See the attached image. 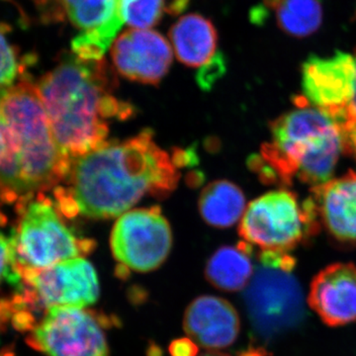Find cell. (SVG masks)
I'll return each instance as SVG.
<instances>
[{"label":"cell","mask_w":356,"mask_h":356,"mask_svg":"<svg viewBox=\"0 0 356 356\" xmlns=\"http://www.w3.org/2000/svg\"><path fill=\"white\" fill-rule=\"evenodd\" d=\"M355 58L356 60V50ZM341 130L343 133L344 151H348L356 161V93L350 112L341 124Z\"/></svg>","instance_id":"cell-23"},{"label":"cell","mask_w":356,"mask_h":356,"mask_svg":"<svg viewBox=\"0 0 356 356\" xmlns=\"http://www.w3.org/2000/svg\"><path fill=\"white\" fill-rule=\"evenodd\" d=\"M108 317L83 308L55 307L40 318L26 341L47 356H109Z\"/></svg>","instance_id":"cell-8"},{"label":"cell","mask_w":356,"mask_h":356,"mask_svg":"<svg viewBox=\"0 0 356 356\" xmlns=\"http://www.w3.org/2000/svg\"><path fill=\"white\" fill-rule=\"evenodd\" d=\"M318 218L332 238L343 243H356V173L330 179L313 187Z\"/></svg>","instance_id":"cell-14"},{"label":"cell","mask_w":356,"mask_h":356,"mask_svg":"<svg viewBox=\"0 0 356 356\" xmlns=\"http://www.w3.org/2000/svg\"><path fill=\"white\" fill-rule=\"evenodd\" d=\"M170 38L178 60L188 67H204L216 55V28L199 14L180 18L170 28Z\"/></svg>","instance_id":"cell-15"},{"label":"cell","mask_w":356,"mask_h":356,"mask_svg":"<svg viewBox=\"0 0 356 356\" xmlns=\"http://www.w3.org/2000/svg\"><path fill=\"white\" fill-rule=\"evenodd\" d=\"M275 13L278 27L294 38H306L317 32L323 22L318 0H264Z\"/></svg>","instance_id":"cell-18"},{"label":"cell","mask_w":356,"mask_h":356,"mask_svg":"<svg viewBox=\"0 0 356 356\" xmlns=\"http://www.w3.org/2000/svg\"><path fill=\"white\" fill-rule=\"evenodd\" d=\"M304 102L322 110L339 127L346 120L356 93V60L337 51L334 56H310L302 65Z\"/></svg>","instance_id":"cell-10"},{"label":"cell","mask_w":356,"mask_h":356,"mask_svg":"<svg viewBox=\"0 0 356 356\" xmlns=\"http://www.w3.org/2000/svg\"><path fill=\"white\" fill-rule=\"evenodd\" d=\"M13 283V275L11 268V248L9 238L0 233V282L4 280Z\"/></svg>","instance_id":"cell-25"},{"label":"cell","mask_w":356,"mask_h":356,"mask_svg":"<svg viewBox=\"0 0 356 356\" xmlns=\"http://www.w3.org/2000/svg\"><path fill=\"white\" fill-rule=\"evenodd\" d=\"M111 57L122 76L145 84H158L172 64L170 43L151 30L122 33L112 44Z\"/></svg>","instance_id":"cell-11"},{"label":"cell","mask_w":356,"mask_h":356,"mask_svg":"<svg viewBox=\"0 0 356 356\" xmlns=\"http://www.w3.org/2000/svg\"><path fill=\"white\" fill-rule=\"evenodd\" d=\"M308 304L323 323L341 327L356 322V266L331 264L312 281Z\"/></svg>","instance_id":"cell-12"},{"label":"cell","mask_w":356,"mask_h":356,"mask_svg":"<svg viewBox=\"0 0 356 356\" xmlns=\"http://www.w3.org/2000/svg\"><path fill=\"white\" fill-rule=\"evenodd\" d=\"M7 29L0 24V88H9L24 74V62L15 46L6 37Z\"/></svg>","instance_id":"cell-22"},{"label":"cell","mask_w":356,"mask_h":356,"mask_svg":"<svg viewBox=\"0 0 356 356\" xmlns=\"http://www.w3.org/2000/svg\"><path fill=\"white\" fill-rule=\"evenodd\" d=\"M15 212L17 221L9 236L13 284L17 285L26 273L86 257L95 250V241L76 236L65 224L55 200L44 192Z\"/></svg>","instance_id":"cell-5"},{"label":"cell","mask_w":356,"mask_h":356,"mask_svg":"<svg viewBox=\"0 0 356 356\" xmlns=\"http://www.w3.org/2000/svg\"><path fill=\"white\" fill-rule=\"evenodd\" d=\"M110 243L119 264V277H127L131 270L149 273L168 259L172 245V229L161 208L131 210L117 220Z\"/></svg>","instance_id":"cell-9"},{"label":"cell","mask_w":356,"mask_h":356,"mask_svg":"<svg viewBox=\"0 0 356 356\" xmlns=\"http://www.w3.org/2000/svg\"><path fill=\"white\" fill-rule=\"evenodd\" d=\"M36 86L56 140L72 161L107 142L109 120L133 113L112 95L117 79L103 60L65 53Z\"/></svg>","instance_id":"cell-3"},{"label":"cell","mask_w":356,"mask_h":356,"mask_svg":"<svg viewBox=\"0 0 356 356\" xmlns=\"http://www.w3.org/2000/svg\"><path fill=\"white\" fill-rule=\"evenodd\" d=\"M70 22L88 31L111 19L116 0H60Z\"/></svg>","instance_id":"cell-20"},{"label":"cell","mask_w":356,"mask_h":356,"mask_svg":"<svg viewBox=\"0 0 356 356\" xmlns=\"http://www.w3.org/2000/svg\"><path fill=\"white\" fill-rule=\"evenodd\" d=\"M298 108L271 123V138L250 166L261 178L289 184L297 177L318 186L329 181L344 149L341 128L322 110L299 98Z\"/></svg>","instance_id":"cell-4"},{"label":"cell","mask_w":356,"mask_h":356,"mask_svg":"<svg viewBox=\"0 0 356 356\" xmlns=\"http://www.w3.org/2000/svg\"><path fill=\"white\" fill-rule=\"evenodd\" d=\"M0 207L19 206L55 189L72 159L58 144L36 84L22 79L0 105Z\"/></svg>","instance_id":"cell-2"},{"label":"cell","mask_w":356,"mask_h":356,"mask_svg":"<svg viewBox=\"0 0 356 356\" xmlns=\"http://www.w3.org/2000/svg\"><path fill=\"white\" fill-rule=\"evenodd\" d=\"M252 248L247 243L220 248L210 257L205 275L213 286L225 292H238L250 284L254 268L250 259Z\"/></svg>","instance_id":"cell-16"},{"label":"cell","mask_w":356,"mask_h":356,"mask_svg":"<svg viewBox=\"0 0 356 356\" xmlns=\"http://www.w3.org/2000/svg\"><path fill=\"white\" fill-rule=\"evenodd\" d=\"M318 214L312 198L303 204L287 191L268 192L248 206L240 235L261 252H288L316 233Z\"/></svg>","instance_id":"cell-7"},{"label":"cell","mask_w":356,"mask_h":356,"mask_svg":"<svg viewBox=\"0 0 356 356\" xmlns=\"http://www.w3.org/2000/svg\"><path fill=\"white\" fill-rule=\"evenodd\" d=\"M123 24L124 20L116 8L111 19L93 29L83 31L72 40V53L83 60H103V56L111 47Z\"/></svg>","instance_id":"cell-19"},{"label":"cell","mask_w":356,"mask_h":356,"mask_svg":"<svg viewBox=\"0 0 356 356\" xmlns=\"http://www.w3.org/2000/svg\"><path fill=\"white\" fill-rule=\"evenodd\" d=\"M177 156H170L144 130L122 142H106L72 161L69 175L54 189L67 218L110 219L130 210L147 194L166 196L179 181Z\"/></svg>","instance_id":"cell-1"},{"label":"cell","mask_w":356,"mask_h":356,"mask_svg":"<svg viewBox=\"0 0 356 356\" xmlns=\"http://www.w3.org/2000/svg\"><path fill=\"white\" fill-rule=\"evenodd\" d=\"M295 264L288 252H261L245 288L248 317L254 331L266 339L292 329L303 318V294L293 274Z\"/></svg>","instance_id":"cell-6"},{"label":"cell","mask_w":356,"mask_h":356,"mask_svg":"<svg viewBox=\"0 0 356 356\" xmlns=\"http://www.w3.org/2000/svg\"><path fill=\"white\" fill-rule=\"evenodd\" d=\"M7 89L8 88H0V105H1L2 98L6 95ZM0 143H1V136H0Z\"/></svg>","instance_id":"cell-30"},{"label":"cell","mask_w":356,"mask_h":356,"mask_svg":"<svg viewBox=\"0 0 356 356\" xmlns=\"http://www.w3.org/2000/svg\"><path fill=\"white\" fill-rule=\"evenodd\" d=\"M238 356H266V353L261 348H248L238 353Z\"/></svg>","instance_id":"cell-27"},{"label":"cell","mask_w":356,"mask_h":356,"mask_svg":"<svg viewBox=\"0 0 356 356\" xmlns=\"http://www.w3.org/2000/svg\"><path fill=\"white\" fill-rule=\"evenodd\" d=\"M198 205L205 222L220 229L229 228L242 220L247 209L243 191L227 180L208 184L201 192Z\"/></svg>","instance_id":"cell-17"},{"label":"cell","mask_w":356,"mask_h":356,"mask_svg":"<svg viewBox=\"0 0 356 356\" xmlns=\"http://www.w3.org/2000/svg\"><path fill=\"white\" fill-rule=\"evenodd\" d=\"M200 356H231L226 355V353H220V351H208V353H203Z\"/></svg>","instance_id":"cell-28"},{"label":"cell","mask_w":356,"mask_h":356,"mask_svg":"<svg viewBox=\"0 0 356 356\" xmlns=\"http://www.w3.org/2000/svg\"><path fill=\"white\" fill-rule=\"evenodd\" d=\"M6 322H8V321H7L6 315H4L3 311H2L1 306H0V325L6 324Z\"/></svg>","instance_id":"cell-29"},{"label":"cell","mask_w":356,"mask_h":356,"mask_svg":"<svg viewBox=\"0 0 356 356\" xmlns=\"http://www.w3.org/2000/svg\"><path fill=\"white\" fill-rule=\"evenodd\" d=\"M225 63L221 54H218L209 64L204 65L198 76V83L202 88H210L225 70Z\"/></svg>","instance_id":"cell-24"},{"label":"cell","mask_w":356,"mask_h":356,"mask_svg":"<svg viewBox=\"0 0 356 356\" xmlns=\"http://www.w3.org/2000/svg\"><path fill=\"white\" fill-rule=\"evenodd\" d=\"M184 331L208 350H221L235 343L241 321L235 307L217 296H200L191 302L184 318Z\"/></svg>","instance_id":"cell-13"},{"label":"cell","mask_w":356,"mask_h":356,"mask_svg":"<svg viewBox=\"0 0 356 356\" xmlns=\"http://www.w3.org/2000/svg\"><path fill=\"white\" fill-rule=\"evenodd\" d=\"M116 8L124 22L134 29L146 30L161 21L165 0H116Z\"/></svg>","instance_id":"cell-21"},{"label":"cell","mask_w":356,"mask_h":356,"mask_svg":"<svg viewBox=\"0 0 356 356\" xmlns=\"http://www.w3.org/2000/svg\"><path fill=\"white\" fill-rule=\"evenodd\" d=\"M170 353L172 356H197V343L191 339H175L170 343Z\"/></svg>","instance_id":"cell-26"}]
</instances>
